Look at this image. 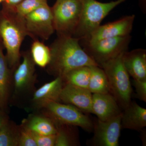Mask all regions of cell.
<instances>
[{
  "label": "cell",
  "instance_id": "1",
  "mask_svg": "<svg viewBox=\"0 0 146 146\" xmlns=\"http://www.w3.org/2000/svg\"><path fill=\"white\" fill-rule=\"evenodd\" d=\"M50 48L51 60L48 66L56 77L62 78L80 67L98 65L82 48L79 39L74 36L58 35Z\"/></svg>",
  "mask_w": 146,
  "mask_h": 146
},
{
  "label": "cell",
  "instance_id": "2",
  "mask_svg": "<svg viewBox=\"0 0 146 146\" xmlns=\"http://www.w3.org/2000/svg\"><path fill=\"white\" fill-rule=\"evenodd\" d=\"M27 35L24 19L13 11L2 9L0 11V41L5 48L10 70H13L20 63L21 45Z\"/></svg>",
  "mask_w": 146,
  "mask_h": 146
},
{
  "label": "cell",
  "instance_id": "3",
  "mask_svg": "<svg viewBox=\"0 0 146 146\" xmlns=\"http://www.w3.org/2000/svg\"><path fill=\"white\" fill-rule=\"evenodd\" d=\"M82 1V7L80 20L72 36L80 40L88 39L112 9L127 0H115L108 3H102L96 0Z\"/></svg>",
  "mask_w": 146,
  "mask_h": 146
},
{
  "label": "cell",
  "instance_id": "4",
  "mask_svg": "<svg viewBox=\"0 0 146 146\" xmlns=\"http://www.w3.org/2000/svg\"><path fill=\"white\" fill-rule=\"evenodd\" d=\"M123 54L103 63L100 67L107 76L110 94L124 110L131 102L132 88L129 74L123 63Z\"/></svg>",
  "mask_w": 146,
  "mask_h": 146
},
{
  "label": "cell",
  "instance_id": "5",
  "mask_svg": "<svg viewBox=\"0 0 146 146\" xmlns=\"http://www.w3.org/2000/svg\"><path fill=\"white\" fill-rule=\"evenodd\" d=\"M82 7V0H56L51 9L55 31L58 35L73 36Z\"/></svg>",
  "mask_w": 146,
  "mask_h": 146
},
{
  "label": "cell",
  "instance_id": "6",
  "mask_svg": "<svg viewBox=\"0 0 146 146\" xmlns=\"http://www.w3.org/2000/svg\"><path fill=\"white\" fill-rule=\"evenodd\" d=\"M131 40L130 35L86 42L84 51L100 66L128 51Z\"/></svg>",
  "mask_w": 146,
  "mask_h": 146
},
{
  "label": "cell",
  "instance_id": "7",
  "mask_svg": "<svg viewBox=\"0 0 146 146\" xmlns=\"http://www.w3.org/2000/svg\"><path fill=\"white\" fill-rule=\"evenodd\" d=\"M43 108L56 124L79 127L87 131L94 130L92 120L84 112L70 104L51 102Z\"/></svg>",
  "mask_w": 146,
  "mask_h": 146
},
{
  "label": "cell",
  "instance_id": "8",
  "mask_svg": "<svg viewBox=\"0 0 146 146\" xmlns=\"http://www.w3.org/2000/svg\"><path fill=\"white\" fill-rule=\"evenodd\" d=\"M23 60L13 70V98H23L31 93L35 82V64L28 52L22 54Z\"/></svg>",
  "mask_w": 146,
  "mask_h": 146
},
{
  "label": "cell",
  "instance_id": "9",
  "mask_svg": "<svg viewBox=\"0 0 146 146\" xmlns=\"http://www.w3.org/2000/svg\"><path fill=\"white\" fill-rule=\"evenodd\" d=\"M28 35L47 40L55 31L51 8L48 4L40 7L24 18Z\"/></svg>",
  "mask_w": 146,
  "mask_h": 146
},
{
  "label": "cell",
  "instance_id": "10",
  "mask_svg": "<svg viewBox=\"0 0 146 146\" xmlns=\"http://www.w3.org/2000/svg\"><path fill=\"white\" fill-rule=\"evenodd\" d=\"M121 114L107 120L98 119L94 124V136L91 139L92 145L118 146L121 127Z\"/></svg>",
  "mask_w": 146,
  "mask_h": 146
},
{
  "label": "cell",
  "instance_id": "11",
  "mask_svg": "<svg viewBox=\"0 0 146 146\" xmlns=\"http://www.w3.org/2000/svg\"><path fill=\"white\" fill-rule=\"evenodd\" d=\"M135 16H126L117 21L100 25L84 42H93L106 38L129 35L133 28Z\"/></svg>",
  "mask_w": 146,
  "mask_h": 146
},
{
  "label": "cell",
  "instance_id": "12",
  "mask_svg": "<svg viewBox=\"0 0 146 146\" xmlns=\"http://www.w3.org/2000/svg\"><path fill=\"white\" fill-rule=\"evenodd\" d=\"M92 96L88 89L64 82L60 101L72 105L83 112L92 113Z\"/></svg>",
  "mask_w": 146,
  "mask_h": 146
},
{
  "label": "cell",
  "instance_id": "13",
  "mask_svg": "<svg viewBox=\"0 0 146 146\" xmlns=\"http://www.w3.org/2000/svg\"><path fill=\"white\" fill-rule=\"evenodd\" d=\"M91 107L92 114L102 121L110 119L122 113L117 102L110 93L93 94Z\"/></svg>",
  "mask_w": 146,
  "mask_h": 146
},
{
  "label": "cell",
  "instance_id": "14",
  "mask_svg": "<svg viewBox=\"0 0 146 146\" xmlns=\"http://www.w3.org/2000/svg\"><path fill=\"white\" fill-rule=\"evenodd\" d=\"M64 82L61 77L42 85L33 93L32 102L35 107L43 108L51 102L60 101V96Z\"/></svg>",
  "mask_w": 146,
  "mask_h": 146
},
{
  "label": "cell",
  "instance_id": "15",
  "mask_svg": "<svg viewBox=\"0 0 146 146\" xmlns=\"http://www.w3.org/2000/svg\"><path fill=\"white\" fill-rule=\"evenodd\" d=\"M123 63L129 75L134 80H146V50L137 49L125 52Z\"/></svg>",
  "mask_w": 146,
  "mask_h": 146
},
{
  "label": "cell",
  "instance_id": "16",
  "mask_svg": "<svg viewBox=\"0 0 146 146\" xmlns=\"http://www.w3.org/2000/svg\"><path fill=\"white\" fill-rule=\"evenodd\" d=\"M121 116V129L143 130L146 126V109L135 102H131Z\"/></svg>",
  "mask_w": 146,
  "mask_h": 146
},
{
  "label": "cell",
  "instance_id": "17",
  "mask_svg": "<svg viewBox=\"0 0 146 146\" xmlns=\"http://www.w3.org/2000/svg\"><path fill=\"white\" fill-rule=\"evenodd\" d=\"M32 132L43 135L56 134L57 132L56 124L49 117L42 115H31L22 123Z\"/></svg>",
  "mask_w": 146,
  "mask_h": 146
},
{
  "label": "cell",
  "instance_id": "18",
  "mask_svg": "<svg viewBox=\"0 0 146 146\" xmlns=\"http://www.w3.org/2000/svg\"><path fill=\"white\" fill-rule=\"evenodd\" d=\"M3 47L0 41V109L3 110L7 106L11 84V70L5 56L3 52Z\"/></svg>",
  "mask_w": 146,
  "mask_h": 146
},
{
  "label": "cell",
  "instance_id": "19",
  "mask_svg": "<svg viewBox=\"0 0 146 146\" xmlns=\"http://www.w3.org/2000/svg\"><path fill=\"white\" fill-rule=\"evenodd\" d=\"M90 71L88 90L92 94L110 93L108 80L103 69L98 65H95L90 67Z\"/></svg>",
  "mask_w": 146,
  "mask_h": 146
},
{
  "label": "cell",
  "instance_id": "20",
  "mask_svg": "<svg viewBox=\"0 0 146 146\" xmlns=\"http://www.w3.org/2000/svg\"><path fill=\"white\" fill-rule=\"evenodd\" d=\"M90 74V67L83 66L70 71L62 78L65 83L88 89Z\"/></svg>",
  "mask_w": 146,
  "mask_h": 146
},
{
  "label": "cell",
  "instance_id": "21",
  "mask_svg": "<svg viewBox=\"0 0 146 146\" xmlns=\"http://www.w3.org/2000/svg\"><path fill=\"white\" fill-rule=\"evenodd\" d=\"M30 53L35 65L45 68L49 64L51 60L50 47L39 40H35L33 42Z\"/></svg>",
  "mask_w": 146,
  "mask_h": 146
},
{
  "label": "cell",
  "instance_id": "22",
  "mask_svg": "<svg viewBox=\"0 0 146 146\" xmlns=\"http://www.w3.org/2000/svg\"><path fill=\"white\" fill-rule=\"evenodd\" d=\"M20 126L8 121L0 128V146H18Z\"/></svg>",
  "mask_w": 146,
  "mask_h": 146
},
{
  "label": "cell",
  "instance_id": "23",
  "mask_svg": "<svg viewBox=\"0 0 146 146\" xmlns=\"http://www.w3.org/2000/svg\"><path fill=\"white\" fill-rule=\"evenodd\" d=\"M46 4L47 0H23L12 11L19 17L24 19L30 13Z\"/></svg>",
  "mask_w": 146,
  "mask_h": 146
},
{
  "label": "cell",
  "instance_id": "24",
  "mask_svg": "<svg viewBox=\"0 0 146 146\" xmlns=\"http://www.w3.org/2000/svg\"><path fill=\"white\" fill-rule=\"evenodd\" d=\"M57 132L56 134L54 146L76 145V139L74 138L69 129L70 125L56 124Z\"/></svg>",
  "mask_w": 146,
  "mask_h": 146
},
{
  "label": "cell",
  "instance_id": "25",
  "mask_svg": "<svg viewBox=\"0 0 146 146\" xmlns=\"http://www.w3.org/2000/svg\"><path fill=\"white\" fill-rule=\"evenodd\" d=\"M18 146H37L31 131L22 124L20 126Z\"/></svg>",
  "mask_w": 146,
  "mask_h": 146
},
{
  "label": "cell",
  "instance_id": "26",
  "mask_svg": "<svg viewBox=\"0 0 146 146\" xmlns=\"http://www.w3.org/2000/svg\"><path fill=\"white\" fill-rule=\"evenodd\" d=\"M32 133L37 146H54L56 134L43 135L33 132Z\"/></svg>",
  "mask_w": 146,
  "mask_h": 146
},
{
  "label": "cell",
  "instance_id": "27",
  "mask_svg": "<svg viewBox=\"0 0 146 146\" xmlns=\"http://www.w3.org/2000/svg\"><path fill=\"white\" fill-rule=\"evenodd\" d=\"M133 84L136 89V96L141 101L146 102V80H133Z\"/></svg>",
  "mask_w": 146,
  "mask_h": 146
},
{
  "label": "cell",
  "instance_id": "28",
  "mask_svg": "<svg viewBox=\"0 0 146 146\" xmlns=\"http://www.w3.org/2000/svg\"><path fill=\"white\" fill-rule=\"evenodd\" d=\"M23 0H4L2 3L3 9L13 10L16 6Z\"/></svg>",
  "mask_w": 146,
  "mask_h": 146
},
{
  "label": "cell",
  "instance_id": "29",
  "mask_svg": "<svg viewBox=\"0 0 146 146\" xmlns=\"http://www.w3.org/2000/svg\"><path fill=\"white\" fill-rule=\"evenodd\" d=\"M8 121L6 115H5L3 110L0 109V128L5 123Z\"/></svg>",
  "mask_w": 146,
  "mask_h": 146
},
{
  "label": "cell",
  "instance_id": "30",
  "mask_svg": "<svg viewBox=\"0 0 146 146\" xmlns=\"http://www.w3.org/2000/svg\"><path fill=\"white\" fill-rule=\"evenodd\" d=\"M140 1V3L141 4V7H144L143 8H145V4L146 5V0H139Z\"/></svg>",
  "mask_w": 146,
  "mask_h": 146
},
{
  "label": "cell",
  "instance_id": "31",
  "mask_svg": "<svg viewBox=\"0 0 146 146\" xmlns=\"http://www.w3.org/2000/svg\"><path fill=\"white\" fill-rule=\"evenodd\" d=\"M4 0H0V4L2 3L3 2Z\"/></svg>",
  "mask_w": 146,
  "mask_h": 146
}]
</instances>
